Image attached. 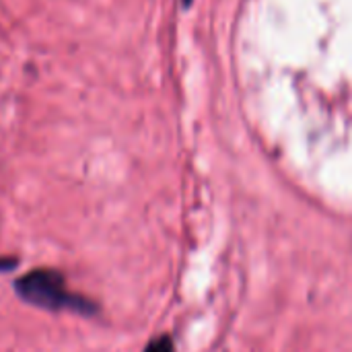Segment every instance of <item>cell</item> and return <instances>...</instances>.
<instances>
[{
    "label": "cell",
    "instance_id": "cell-1",
    "mask_svg": "<svg viewBox=\"0 0 352 352\" xmlns=\"http://www.w3.org/2000/svg\"><path fill=\"white\" fill-rule=\"evenodd\" d=\"M14 293L29 305L45 311H72L87 318L99 314V305L66 285V276L54 268H35L14 280Z\"/></svg>",
    "mask_w": 352,
    "mask_h": 352
},
{
    "label": "cell",
    "instance_id": "cell-2",
    "mask_svg": "<svg viewBox=\"0 0 352 352\" xmlns=\"http://www.w3.org/2000/svg\"><path fill=\"white\" fill-rule=\"evenodd\" d=\"M173 340L167 336V334H163V336H159V338H155V340H151L148 342V346L144 349V352H173Z\"/></svg>",
    "mask_w": 352,
    "mask_h": 352
},
{
    "label": "cell",
    "instance_id": "cell-3",
    "mask_svg": "<svg viewBox=\"0 0 352 352\" xmlns=\"http://www.w3.org/2000/svg\"><path fill=\"white\" fill-rule=\"evenodd\" d=\"M19 266L16 258H0V272H10Z\"/></svg>",
    "mask_w": 352,
    "mask_h": 352
},
{
    "label": "cell",
    "instance_id": "cell-4",
    "mask_svg": "<svg viewBox=\"0 0 352 352\" xmlns=\"http://www.w3.org/2000/svg\"><path fill=\"white\" fill-rule=\"evenodd\" d=\"M186 2H190V0H186Z\"/></svg>",
    "mask_w": 352,
    "mask_h": 352
}]
</instances>
